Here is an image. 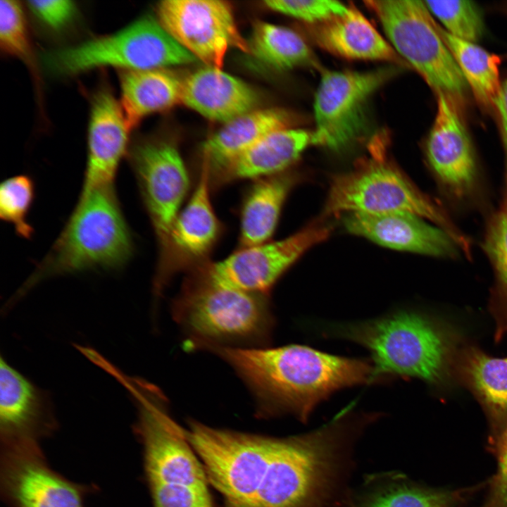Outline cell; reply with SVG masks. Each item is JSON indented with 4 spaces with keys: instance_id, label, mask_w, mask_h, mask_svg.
<instances>
[{
    "instance_id": "obj_17",
    "label": "cell",
    "mask_w": 507,
    "mask_h": 507,
    "mask_svg": "<svg viewBox=\"0 0 507 507\" xmlns=\"http://www.w3.org/2000/svg\"><path fill=\"white\" fill-rule=\"evenodd\" d=\"M130 130L121 106L107 89L94 96L87 134V160L81 192L113 185L127 151Z\"/></svg>"
},
{
    "instance_id": "obj_14",
    "label": "cell",
    "mask_w": 507,
    "mask_h": 507,
    "mask_svg": "<svg viewBox=\"0 0 507 507\" xmlns=\"http://www.w3.org/2000/svg\"><path fill=\"white\" fill-rule=\"evenodd\" d=\"M4 444L1 486L13 507H83L77 488L48 466L36 439Z\"/></svg>"
},
{
    "instance_id": "obj_1",
    "label": "cell",
    "mask_w": 507,
    "mask_h": 507,
    "mask_svg": "<svg viewBox=\"0 0 507 507\" xmlns=\"http://www.w3.org/2000/svg\"><path fill=\"white\" fill-rule=\"evenodd\" d=\"M209 351L241 378L260 418L290 414L306 423L315 408L334 392L372 384L370 359L334 355L305 345L217 347Z\"/></svg>"
},
{
    "instance_id": "obj_32",
    "label": "cell",
    "mask_w": 507,
    "mask_h": 507,
    "mask_svg": "<svg viewBox=\"0 0 507 507\" xmlns=\"http://www.w3.org/2000/svg\"><path fill=\"white\" fill-rule=\"evenodd\" d=\"M0 45L6 54L26 62L31 61L27 23L18 1L0 2Z\"/></svg>"
},
{
    "instance_id": "obj_35",
    "label": "cell",
    "mask_w": 507,
    "mask_h": 507,
    "mask_svg": "<svg viewBox=\"0 0 507 507\" xmlns=\"http://www.w3.org/2000/svg\"><path fill=\"white\" fill-rule=\"evenodd\" d=\"M27 5L41 22L55 30L67 25L76 13L74 2L68 0L29 1Z\"/></svg>"
},
{
    "instance_id": "obj_26",
    "label": "cell",
    "mask_w": 507,
    "mask_h": 507,
    "mask_svg": "<svg viewBox=\"0 0 507 507\" xmlns=\"http://www.w3.org/2000/svg\"><path fill=\"white\" fill-rule=\"evenodd\" d=\"M249 53L275 70L307 67L320 70V63L303 38L288 27L266 22L254 23Z\"/></svg>"
},
{
    "instance_id": "obj_4",
    "label": "cell",
    "mask_w": 507,
    "mask_h": 507,
    "mask_svg": "<svg viewBox=\"0 0 507 507\" xmlns=\"http://www.w3.org/2000/svg\"><path fill=\"white\" fill-rule=\"evenodd\" d=\"M133 252V241L114 184L81 192L56 241L7 303L11 308L41 281L89 269H116Z\"/></svg>"
},
{
    "instance_id": "obj_10",
    "label": "cell",
    "mask_w": 507,
    "mask_h": 507,
    "mask_svg": "<svg viewBox=\"0 0 507 507\" xmlns=\"http://www.w3.org/2000/svg\"><path fill=\"white\" fill-rule=\"evenodd\" d=\"M211 189L209 169L202 163L191 197L175 218L165 242L158 249L153 282L156 306L174 275L182 271L189 273L208 261V255L221 236L223 226L212 205Z\"/></svg>"
},
{
    "instance_id": "obj_33",
    "label": "cell",
    "mask_w": 507,
    "mask_h": 507,
    "mask_svg": "<svg viewBox=\"0 0 507 507\" xmlns=\"http://www.w3.org/2000/svg\"><path fill=\"white\" fill-rule=\"evenodd\" d=\"M270 9L296 18L306 25H315L344 13L348 5L331 0H269Z\"/></svg>"
},
{
    "instance_id": "obj_13",
    "label": "cell",
    "mask_w": 507,
    "mask_h": 507,
    "mask_svg": "<svg viewBox=\"0 0 507 507\" xmlns=\"http://www.w3.org/2000/svg\"><path fill=\"white\" fill-rule=\"evenodd\" d=\"M158 20L187 51L207 66L221 68L229 49L249 52L231 5L219 0H165Z\"/></svg>"
},
{
    "instance_id": "obj_6",
    "label": "cell",
    "mask_w": 507,
    "mask_h": 507,
    "mask_svg": "<svg viewBox=\"0 0 507 507\" xmlns=\"http://www.w3.org/2000/svg\"><path fill=\"white\" fill-rule=\"evenodd\" d=\"M197 59L158 20L146 15L111 35L46 52L42 62L53 75L68 76L101 66L123 70L163 69Z\"/></svg>"
},
{
    "instance_id": "obj_27",
    "label": "cell",
    "mask_w": 507,
    "mask_h": 507,
    "mask_svg": "<svg viewBox=\"0 0 507 507\" xmlns=\"http://www.w3.org/2000/svg\"><path fill=\"white\" fill-rule=\"evenodd\" d=\"M439 27L443 39L475 97L480 104L493 107L501 86L499 76L500 58L475 42L455 37L441 27Z\"/></svg>"
},
{
    "instance_id": "obj_29",
    "label": "cell",
    "mask_w": 507,
    "mask_h": 507,
    "mask_svg": "<svg viewBox=\"0 0 507 507\" xmlns=\"http://www.w3.org/2000/svg\"><path fill=\"white\" fill-rule=\"evenodd\" d=\"M432 16L445 32L463 40L477 43L484 34V23L480 7L472 1H425Z\"/></svg>"
},
{
    "instance_id": "obj_5",
    "label": "cell",
    "mask_w": 507,
    "mask_h": 507,
    "mask_svg": "<svg viewBox=\"0 0 507 507\" xmlns=\"http://www.w3.org/2000/svg\"><path fill=\"white\" fill-rule=\"evenodd\" d=\"M403 212L429 220L444 230L466 253L469 242L444 209L418 189L389 154V135L379 132L367 154L349 171L334 176L324 208L325 215Z\"/></svg>"
},
{
    "instance_id": "obj_7",
    "label": "cell",
    "mask_w": 507,
    "mask_h": 507,
    "mask_svg": "<svg viewBox=\"0 0 507 507\" xmlns=\"http://www.w3.org/2000/svg\"><path fill=\"white\" fill-rule=\"evenodd\" d=\"M389 42L434 92L461 100L467 83L424 1L370 0Z\"/></svg>"
},
{
    "instance_id": "obj_16",
    "label": "cell",
    "mask_w": 507,
    "mask_h": 507,
    "mask_svg": "<svg viewBox=\"0 0 507 507\" xmlns=\"http://www.w3.org/2000/svg\"><path fill=\"white\" fill-rule=\"evenodd\" d=\"M343 220L349 232L388 248L439 257L456 254L457 244L448 232L414 214L350 213Z\"/></svg>"
},
{
    "instance_id": "obj_31",
    "label": "cell",
    "mask_w": 507,
    "mask_h": 507,
    "mask_svg": "<svg viewBox=\"0 0 507 507\" xmlns=\"http://www.w3.org/2000/svg\"><path fill=\"white\" fill-rule=\"evenodd\" d=\"M484 249L495 271L499 294L507 303V175L501 204L486 229Z\"/></svg>"
},
{
    "instance_id": "obj_24",
    "label": "cell",
    "mask_w": 507,
    "mask_h": 507,
    "mask_svg": "<svg viewBox=\"0 0 507 507\" xmlns=\"http://www.w3.org/2000/svg\"><path fill=\"white\" fill-rule=\"evenodd\" d=\"M120 106L130 130L146 116L181 101L182 82L164 69L123 70Z\"/></svg>"
},
{
    "instance_id": "obj_37",
    "label": "cell",
    "mask_w": 507,
    "mask_h": 507,
    "mask_svg": "<svg viewBox=\"0 0 507 507\" xmlns=\"http://www.w3.org/2000/svg\"><path fill=\"white\" fill-rule=\"evenodd\" d=\"M499 122L502 142L507 159V77L501 82L494 106Z\"/></svg>"
},
{
    "instance_id": "obj_15",
    "label": "cell",
    "mask_w": 507,
    "mask_h": 507,
    "mask_svg": "<svg viewBox=\"0 0 507 507\" xmlns=\"http://www.w3.org/2000/svg\"><path fill=\"white\" fill-rule=\"evenodd\" d=\"M437 112L426 142V155L435 177L455 198L474 189L477 175L472 142L454 101L438 94Z\"/></svg>"
},
{
    "instance_id": "obj_23",
    "label": "cell",
    "mask_w": 507,
    "mask_h": 507,
    "mask_svg": "<svg viewBox=\"0 0 507 507\" xmlns=\"http://www.w3.org/2000/svg\"><path fill=\"white\" fill-rule=\"evenodd\" d=\"M296 180V175L287 171L254 180L241 208L240 247L270 241L284 203Z\"/></svg>"
},
{
    "instance_id": "obj_3",
    "label": "cell",
    "mask_w": 507,
    "mask_h": 507,
    "mask_svg": "<svg viewBox=\"0 0 507 507\" xmlns=\"http://www.w3.org/2000/svg\"><path fill=\"white\" fill-rule=\"evenodd\" d=\"M268 295L224 287L193 270L172 315L190 349L268 346L275 326Z\"/></svg>"
},
{
    "instance_id": "obj_36",
    "label": "cell",
    "mask_w": 507,
    "mask_h": 507,
    "mask_svg": "<svg viewBox=\"0 0 507 507\" xmlns=\"http://www.w3.org/2000/svg\"><path fill=\"white\" fill-rule=\"evenodd\" d=\"M498 468L486 507H507V426L499 440Z\"/></svg>"
},
{
    "instance_id": "obj_20",
    "label": "cell",
    "mask_w": 507,
    "mask_h": 507,
    "mask_svg": "<svg viewBox=\"0 0 507 507\" xmlns=\"http://www.w3.org/2000/svg\"><path fill=\"white\" fill-rule=\"evenodd\" d=\"M181 101L208 119L226 123L257 109L260 96L243 80L206 66L182 81Z\"/></svg>"
},
{
    "instance_id": "obj_11",
    "label": "cell",
    "mask_w": 507,
    "mask_h": 507,
    "mask_svg": "<svg viewBox=\"0 0 507 507\" xmlns=\"http://www.w3.org/2000/svg\"><path fill=\"white\" fill-rule=\"evenodd\" d=\"M129 159L160 249L189 190L187 167L177 145L163 139L136 142Z\"/></svg>"
},
{
    "instance_id": "obj_2",
    "label": "cell",
    "mask_w": 507,
    "mask_h": 507,
    "mask_svg": "<svg viewBox=\"0 0 507 507\" xmlns=\"http://www.w3.org/2000/svg\"><path fill=\"white\" fill-rule=\"evenodd\" d=\"M320 332L325 337L347 340L367 349L373 383L396 378L439 383L450 360L451 344L445 331L415 310L399 308L371 319L326 323Z\"/></svg>"
},
{
    "instance_id": "obj_30",
    "label": "cell",
    "mask_w": 507,
    "mask_h": 507,
    "mask_svg": "<svg viewBox=\"0 0 507 507\" xmlns=\"http://www.w3.org/2000/svg\"><path fill=\"white\" fill-rule=\"evenodd\" d=\"M35 198V184L27 175L7 178L0 185V218L13 226L16 234L30 239L34 232L28 215Z\"/></svg>"
},
{
    "instance_id": "obj_22",
    "label": "cell",
    "mask_w": 507,
    "mask_h": 507,
    "mask_svg": "<svg viewBox=\"0 0 507 507\" xmlns=\"http://www.w3.org/2000/svg\"><path fill=\"white\" fill-rule=\"evenodd\" d=\"M292 117L281 108L256 109L226 123L204 142L202 162L211 180L267 134L291 127Z\"/></svg>"
},
{
    "instance_id": "obj_25",
    "label": "cell",
    "mask_w": 507,
    "mask_h": 507,
    "mask_svg": "<svg viewBox=\"0 0 507 507\" xmlns=\"http://www.w3.org/2000/svg\"><path fill=\"white\" fill-rule=\"evenodd\" d=\"M463 492L424 487L389 473L371 477L345 507H455Z\"/></svg>"
},
{
    "instance_id": "obj_9",
    "label": "cell",
    "mask_w": 507,
    "mask_h": 507,
    "mask_svg": "<svg viewBox=\"0 0 507 507\" xmlns=\"http://www.w3.org/2000/svg\"><path fill=\"white\" fill-rule=\"evenodd\" d=\"M400 68L322 70L313 101V144L339 150L359 138L366 128L372 96L399 73Z\"/></svg>"
},
{
    "instance_id": "obj_8",
    "label": "cell",
    "mask_w": 507,
    "mask_h": 507,
    "mask_svg": "<svg viewBox=\"0 0 507 507\" xmlns=\"http://www.w3.org/2000/svg\"><path fill=\"white\" fill-rule=\"evenodd\" d=\"M183 433L227 507H250L276 438L214 428L195 421L189 422Z\"/></svg>"
},
{
    "instance_id": "obj_12",
    "label": "cell",
    "mask_w": 507,
    "mask_h": 507,
    "mask_svg": "<svg viewBox=\"0 0 507 507\" xmlns=\"http://www.w3.org/2000/svg\"><path fill=\"white\" fill-rule=\"evenodd\" d=\"M330 232L329 227L315 224L280 240L239 247L225 259L208 261L195 270L220 285L268 294L283 273Z\"/></svg>"
},
{
    "instance_id": "obj_34",
    "label": "cell",
    "mask_w": 507,
    "mask_h": 507,
    "mask_svg": "<svg viewBox=\"0 0 507 507\" xmlns=\"http://www.w3.org/2000/svg\"><path fill=\"white\" fill-rule=\"evenodd\" d=\"M149 487L153 507H214L208 488L177 484Z\"/></svg>"
},
{
    "instance_id": "obj_18",
    "label": "cell",
    "mask_w": 507,
    "mask_h": 507,
    "mask_svg": "<svg viewBox=\"0 0 507 507\" xmlns=\"http://www.w3.org/2000/svg\"><path fill=\"white\" fill-rule=\"evenodd\" d=\"M0 432L4 444L37 437L54 425L50 395L0 360Z\"/></svg>"
},
{
    "instance_id": "obj_28",
    "label": "cell",
    "mask_w": 507,
    "mask_h": 507,
    "mask_svg": "<svg viewBox=\"0 0 507 507\" xmlns=\"http://www.w3.org/2000/svg\"><path fill=\"white\" fill-rule=\"evenodd\" d=\"M461 370L491 415L507 419V357L493 358L471 348L463 356Z\"/></svg>"
},
{
    "instance_id": "obj_21",
    "label": "cell",
    "mask_w": 507,
    "mask_h": 507,
    "mask_svg": "<svg viewBox=\"0 0 507 507\" xmlns=\"http://www.w3.org/2000/svg\"><path fill=\"white\" fill-rule=\"evenodd\" d=\"M311 144H313V131L291 127L273 131L211 180V187L238 180H255L285 172Z\"/></svg>"
},
{
    "instance_id": "obj_19",
    "label": "cell",
    "mask_w": 507,
    "mask_h": 507,
    "mask_svg": "<svg viewBox=\"0 0 507 507\" xmlns=\"http://www.w3.org/2000/svg\"><path fill=\"white\" fill-rule=\"evenodd\" d=\"M310 38L320 49L337 57L355 61H404L360 10L353 4L346 11L324 22L306 25Z\"/></svg>"
}]
</instances>
